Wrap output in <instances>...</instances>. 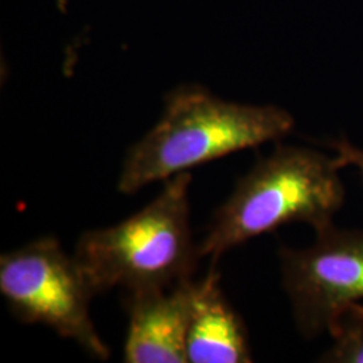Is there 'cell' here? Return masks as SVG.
<instances>
[{"label": "cell", "instance_id": "cell-1", "mask_svg": "<svg viewBox=\"0 0 363 363\" xmlns=\"http://www.w3.org/2000/svg\"><path fill=\"white\" fill-rule=\"evenodd\" d=\"M294 124V117L279 106L238 104L203 86L183 85L169 91L155 127L130 147L117 189L133 194L152 182L280 140Z\"/></svg>", "mask_w": 363, "mask_h": 363}, {"label": "cell", "instance_id": "cell-2", "mask_svg": "<svg viewBox=\"0 0 363 363\" xmlns=\"http://www.w3.org/2000/svg\"><path fill=\"white\" fill-rule=\"evenodd\" d=\"M335 156L277 145L272 154L237 182L198 245L199 256H220L259 234L286 223H308L318 232L333 223L343 206L345 187Z\"/></svg>", "mask_w": 363, "mask_h": 363}, {"label": "cell", "instance_id": "cell-3", "mask_svg": "<svg viewBox=\"0 0 363 363\" xmlns=\"http://www.w3.org/2000/svg\"><path fill=\"white\" fill-rule=\"evenodd\" d=\"M190 183L187 171L174 175L128 220L82 234L74 259L94 295L115 286L172 288L191 277L201 256L190 228Z\"/></svg>", "mask_w": 363, "mask_h": 363}, {"label": "cell", "instance_id": "cell-4", "mask_svg": "<svg viewBox=\"0 0 363 363\" xmlns=\"http://www.w3.org/2000/svg\"><path fill=\"white\" fill-rule=\"evenodd\" d=\"M0 294L21 322L48 325L91 357L108 359L109 349L89 312L94 292L74 256H67L57 238H38L1 255Z\"/></svg>", "mask_w": 363, "mask_h": 363}, {"label": "cell", "instance_id": "cell-5", "mask_svg": "<svg viewBox=\"0 0 363 363\" xmlns=\"http://www.w3.org/2000/svg\"><path fill=\"white\" fill-rule=\"evenodd\" d=\"M283 286L301 335L328 328L337 310L363 298V232L333 223L316 232L307 249L280 252Z\"/></svg>", "mask_w": 363, "mask_h": 363}, {"label": "cell", "instance_id": "cell-6", "mask_svg": "<svg viewBox=\"0 0 363 363\" xmlns=\"http://www.w3.org/2000/svg\"><path fill=\"white\" fill-rule=\"evenodd\" d=\"M128 331L124 362L187 363L186 328L191 298V279L169 291L150 288L127 292Z\"/></svg>", "mask_w": 363, "mask_h": 363}, {"label": "cell", "instance_id": "cell-7", "mask_svg": "<svg viewBox=\"0 0 363 363\" xmlns=\"http://www.w3.org/2000/svg\"><path fill=\"white\" fill-rule=\"evenodd\" d=\"M186 355L190 363L253 361L247 327L225 298L214 267L201 281H191Z\"/></svg>", "mask_w": 363, "mask_h": 363}, {"label": "cell", "instance_id": "cell-8", "mask_svg": "<svg viewBox=\"0 0 363 363\" xmlns=\"http://www.w3.org/2000/svg\"><path fill=\"white\" fill-rule=\"evenodd\" d=\"M327 331L334 343L320 362L363 363V306L355 301L337 310Z\"/></svg>", "mask_w": 363, "mask_h": 363}, {"label": "cell", "instance_id": "cell-9", "mask_svg": "<svg viewBox=\"0 0 363 363\" xmlns=\"http://www.w3.org/2000/svg\"><path fill=\"white\" fill-rule=\"evenodd\" d=\"M328 147L333 148L335 152V159L340 167L352 166L359 171L363 181V150L352 145L346 139H340L328 144Z\"/></svg>", "mask_w": 363, "mask_h": 363}]
</instances>
